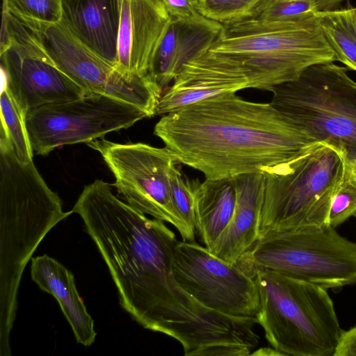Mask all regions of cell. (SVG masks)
I'll return each instance as SVG.
<instances>
[{"mask_svg":"<svg viewBox=\"0 0 356 356\" xmlns=\"http://www.w3.org/2000/svg\"><path fill=\"white\" fill-rule=\"evenodd\" d=\"M63 22L86 47L117 67L120 0H61Z\"/></svg>","mask_w":356,"mask_h":356,"instance_id":"obj_14","label":"cell"},{"mask_svg":"<svg viewBox=\"0 0 356 356\" xmlns=\"http://www.w3.org/2000/svg\"><path fill=\"white\" fill-rule=\"evenodd\" d=\"M355 213L356 183L345 173L344 179L331 203L328 224L336 228Z\"/></svg>","mask_w":356,"mask_h":356,"instance_id":"obj_24","label":"cell"},{"mask_svg":"<svg viewBox=\"0 0 356 356\" xmlns=\"http://www.w3.org/2000/svg\"><path fill=\"white\" fill-rule=\"evenodd\" d=\"M170 15L173 19L184 24L220 27L222 24L210 20L202 15L197 10V0H163Z\"/></svg>","mask_w":356,"mask_h":356,"instance_id":"obj_25","label":"cell"},{"mask_svg":"<svg viewBox=\"0 0 356 356\" xmlns=\"http://www.w3.org/2000/svg\"><path fill=\"white\" fill-rule=\"evenodd\" d=\"M120 19L118 41V60L115 67L124 74L130 73L131 8L130 0H120Z\"/></svg>","mask_w":356,"mask_h":356,"instance_id":"obj_26","label":"cell"},{"mask_svg":"<svg viewBox=\"0 0 356 356\" xmlns=\"http://www.w3.org/2000/svg\"><path fill=\"white\" fill-rule=\"evenodd\" d=\"M3 7L19 19L54 24L62 18L61 0H3Z\"/></svg>","mask_w":356,"mask_h":356,"instance_id":"obj_23","label":"cell"},{"mask_svg":"<svg viewBox=\"0 0 356 356\" xmlns=\"http://www.w3.org/2000/svg\"><path fill=\"white\" fill-rule=\"evenodd\" d=\"M353 216H354L355 217V218H356V213H355Z\"/></svg>","mask_w":356,"mask_h":356,"instance_id":"obj_31","label":"cell"},{"mask_svg":"<svg viewBox=\"0 0 356 356\" xmlns=\"http://www.w3.org/2000/svg\"><path fill=\"white\" fill-rule=\"evenodd\" d=\"M1 70L13 95L27 114L44 105L74 100L87 93L58 69L27 27L2 11Z\"/></svg>","mask_w":356,"mask_h":356,"instance_id":"obj_10","label":"cell"},{"mask_svg":"<svg viewBox=\"0 0 356 356\" xmlns=\"http://www.w3.org/2000/svg\"><path fill=\"white\" fill-rule=\"evenodd\" d=\"M257 321L271 347L282 355L334 356L343 330L327 289L258 268Z\"/></svg>","mask_w":356,"mask_h":356,"instance_id":"obj_4","label":"cell"},{"mask_svg":"<svg viewBox=\"0 0 356 356\" xmlns=\"http://www.w3.org/2000/svg\"><path fill=\"white\" fill-rule=\"evenodd\" d=\"M249 88L243 74L203 52L184 63L170 87L161 95L156 115H164L190 104Z\"/></svg>","mask_w":356,"mask_h":356,"instance_id":"obj_12","label":"cell"},{"mask_svg":"<svg viewBox=\"0 0 356 356\" xmlns=\"http://www.w3.org/2000/svg\"><path fill=\"white\" fill-rule=\"evenodd\" d=\"M349 69L334 62L307 67L299 76L275 87L270 104L320 143L356 159V82Z\"/></svg>","mask_w":356,"mask_h":356,"instance_id":"obj_6","label":"cell"},{"mask_svg":"<svg viewBox=\"0 0 356 356\" xmlns=\"http://www.w3.org/2000/svg\"><path fill=\"white\" fill-rule=\"evenodd\" d=\"M334 356H356V325L343 331Z\"/></svg>","mask_w":356,"mask_h":356,"instance_id":"obj_27","label":"cell"},{"mask_svg":"<svg viewBox=\"0 0 356 356\" xmlns=\"http://www.w3.org/2000/svg\"><path fill=\"white\" fill-rule=\"evenodd\" d=\"M319 11L316 0H262L250 17L268 21L302 22L316 17Z\"/></svg>","mask_w":356,"mask_h":356,"instance_id":"obj_20","label":"cell"},{"mask_svg":"<svg viewBox=\"0 0 356 356\" xmlns=\"http://www.w3.org/2000/svg\"><path fill=\"white\" fill-rule=\"evenodd\" d=\"M236 264L249 275L266 268L326 289H340L356 283V243L330 225L270 230L259 234Z\"/></svg>","mask_w":356,"mask_h":356,"instance_id":"obj_7","label":"cell"},{"mask_svg":"<svg viewBox=\"0 0 356 356\" xmlns=\"http://www.w3.org/2000/svg\"><path fill=\"white\" fill-rule=\"evenodd\" d=\"M130 73L145 76L173 19L163 0H130Z\"/></svg>","mask_w":356,"mask_h":356,"instance_id":"obj_16","label":"cell"},{"mask_svg":"<svg viewBox=\"0 0 356 356\" xmlns=\"http://www.w3.org/2000/svg\"><path fill=\"white\" fill-rule=\"evenodd\" d=\"M72 213L64 212L33 160L23 163L0 143V352L11 353L10 334L24 270L46 234Z\"/></svg>","mask_w":356,"mask_h":356,"instance_id":"obj_2","label":"cell"},{"mask_svg":"<svg viewBox=\"0 0 356 356\" xmlns=\"http://www.w3.org/2000/svg\"><path fill=\"white\" fill-rule=\"evenodd\" d=\"M203 49L238 68L248 79L249 88L270 92L312 65L336 61L317 17L302 22L250 17L222 24Z\"/></svg>","mask_w":356,"mask_h":356,"instance_id":"obj_3","label":"cell"},{"mask_svg":"<svg viewBox=\"0 0 356 356\" xmlns=\"http://www.w3.org/2000/svg\"><path fill=\"white\" fill-rule=\"evenodd\" d=\"M344 0H316L320 11L339 9Z\"/></svg>","mask_w":356,"mask_h":356,"instance_id":"obj_28","label":"cell"},{"mask_svg":"<svg viewBox=\"0 0 356 356\" xmlns=\"http://www.w3.org/2000/svg\"><path fill=\"white\" fill-rule=\"evenodd\" d=\"M346 175L356 183V159L347 163Z\"/></svg>","mask_w":356,"mask_h":356,"instance_id":"obj_29","label":"cell"},{"mask_svg":"<svg viewBox=\"0 0 356 356\" xmlns=\"http://www.w3.org/2000/svg\"><path fill=\"white\" fill-rule=\"evenodd\" d=\"M150 118L132 104L102 94L88 93L72 101L44 105L28 111L26 123L37 154L45 156L65 145L88 143Z\"/></svg>","mask_w":356,"mask_h":356,"instance_id":"obj_9","label":"cell"},{"mask_svg":"<svg viewBox=\"0 0 356 356\" xmlns=\"http://www.w3.org/2000/svg\"><path fill=\"white\" fill-rule=\"evenodd\" d=\"M98 152L113 174V186L127 203L154 218L171 224L182 241H195L193 233L175 208L169 174L179 163L168 148L143 143L121 144L104 138L87 143Z\"/></svg>","mask_w":356,"mask_h":356,"instance_id":"obj_8","label":"cell"},{"mask_svg":"<svg viewBox=\"0 0 356 356\" xmlns=\"http://www.w3.org/2000/svg\"><path fill=\"white\" fill-rule=\"evenodd\" d=\"M236 201L232 218L209 252L229 264H235L259 236L265 175L249 173L233 177Z\"/></svg>","mask_w":356,"mask_h":356,"instance_id":"obj_13","label":"cell"},{"mask_svg":"<svg viewBox=\"0 0 356 356\" xmlns=\"http://www.w3.org/2000/svg\"><path fill=\"white\" fill-rule=\"evenodd\" d=\"M31 275L41 290L57 300L76 341L90 346L97 335L94 321L79 294L73 274L57 260L44 254L31 259Z\"/></svg>","mask_w":356,"mask_h":356,"instance_id":"obj_15","label":"cell"},{"mask_svg":"<svg viewBox=\"0 0 356 356\" xmlns=\"http://www.w3.org/2000/svg\"><path fill=\"white\" fill-rule=\"evenodd\" d=\"M179 163L172 167L169 174L172 202L176 211L188 229L196 234L195 195L196 179H190Z\"/></svg>","mask_w":356,"mask_h":356,"instance_id":"obj_21","label":"cell"},{"mask_svg":"<svg viewBox=\"0 0 356 356\" xmlns=\"http://www.w3.org/2000/svg\"><path fill=\"white\" fill-rule=\"evenodd\" d=\"M154 134L206 179L275 174L320 143L270 103L228 93L163 115Z\"/></svg>","mask_w":356,"mask_h":356,"instance_id":"obj_1","label":"cell"},{"mask_svg":"<svg viewBox=\"0 0 356 356\" xmlns=\"http://www.w3.org/2000/svg\"><path fill=\"white\" fill-rule=\"evenodd\" d=\"M250 355H282L274 348H261L255 352H252Z\"/></svg>","mask_w":356,"mask_h":356,"instance_id":"obj_30","label":"cell"},{"mask_svg":"<svg viewBox=\"0 0 356 356\" xmlns=\"http://www.w3.org/2000/svg\"><path fill=\"white\" fill-rule=\"evenodd\" d=\"M346 164L341 149L318 143L280 172L264 174L259 234L329 225L331 203L344 179Z\"/></svg>","mask_w":356,"mask_h":356,"instance_id":"obj_5","label":"cell"},{"mask_svg":"<svg viewBox=\"0 0 356 356\" xmlns=\"http://www.w3.org/2000/svg\"><path fill=\"white\" fill-rule=\"evenodd\" d=\"M2 76L4 81L0 97V138L5 139L10 143L19 160L23 163H28L33 161V149L26 127V113L8 88L3 74Z\"/></svg>","mask_w":356,"mask_h":356,"instance_id":"obj_19","label":"cell"},{"mask_svg":"<svg viewBox=\"0 0 356 356\" xmlns=\"http://www.w3.org/2000/svg\"><path fill=\"white\" fill-rule=\"evenodd\" d=\"M262 0H197V8L206 18L222 24L252 15Z\"/></svg>","mask_w":356,"mask_h":356,"instance_id":"obj_22","label":"cell"},{"mask_svg":"<svg viewBox=\"0 0 356 356\" xmlns=\"http://www.w3.org/2000/svg\"><path fill=\"white\" fill-rule=\"evenodd\" d=\"M236 192L234 178L196 179L195 229L209 250L228 226L234 214Z\"/></svg>","mask_w":356,"mask_h":356,"instance_id":"obj_17","label":"cell"},{"mask_svg":"<svg viewBox=\"0 0 356 356\" xmlns=\"http://www.w3.org/2000/svg\"><path fill=\"white\" fill-rule=\"evenodd\" d=\"M172 267L179 285L204 307L229 316L255 318L259 308L254 279L195 241H177Z\"/></svg>","mask_w":356,"mask_h":356,"instance_id":"obj_11","label":"cell"},{"mask_svg":"<svg viewBox=\"0 0 356 356\" xmlns=\"http://www.w3.org/2000/svg\"><path fill=\"white\" fill-rule=\"evenodd\" d=\"M317 19L336 61L356 71V8L319 11Z\"/></svg>","mask_w":356,"mask_h":356,"instance_id":"obj_18","label":"cell"}]
</instances>
